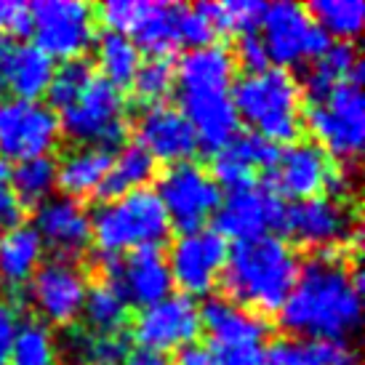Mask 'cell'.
<instances>
[{
    "label": "cell",
    "instance_id": "obj_1",
    "mask_svg": "<svg viewBox=\"0 0 365 365\" xmlns=\"http://www.w3.org/2000/svg\"><path fill=\"white\" fill-rule=\"evenodd\" d=\"M280 323L309 341H336L355 334L363 323V280L344 259L317 254L299 264V274L280 309Z\"/></svg>",
    "mask_w": 365,
    "mask_h": 365
},
{
    "label": "cell",
    "instance_id": "obj_2",
    "mask_svg": "<svg viewBox=\"0 0 365 365\" xmlns=\"http://www.w3.org/2000/svg\"><path fill=\"white\" fill-rule=\"evenodd\" d=\"M299 274L294 248L277 235L235 243L227 256L222 283L227 299L254 314L280 312Z\"/></svg>",
    "mask_w": 365,
    "mask_h": 365
},
{
    "label": "cell",
    "instance_id": "obj_3",
    "mask_svg": "<svg viewBox=\"0 0 365 365\" xmlns=\"http://www.w3.org/2000/svg\"><path fill=\"white\" fill-rule=\"evenodd\" d=\"M230 93L237 118L267 142H294L304 128L302 86L288 70L267 67L251 72L240 78Z\"/></svg>",
    "mask_w": 365,
    "mask_h": 365
},
{
    "label": "cell",
    "instance_id": "obj_4",
    "mask_svg": "<svg viewBox=\"0 0 365 365\" xmlns=\"http://www.w3.org/2000/svg\"><path fill=\"white\" fill-rule=\"evenodd\" d=\"M171 222L163 211L155 190L112 197L102 203L91 216L93 243L99 245L104 259L125 256L142 248H158L168 237Z\"/></svg>",
    "mask_w": 365,
    "mask_h": 365
},
{
    "label": "cell",
    "instance_id": "obj_5",
    "mask_svg": "<svg viewBox=\"0 0 365 365\" xmlns=\"http://www.w3.org/2000/svg\"><path fill=\"white\" fill-rule=\"evenodd\" d=\"M304 123L328 158L341 163L357 160L365 144L363 72L314 99L304 115Z\"/></svg>",
    "mask_w": 365,
    "mask_h": 365
},
{
    "label": "cell",
    "instance_id": "obj_6",
    "mask_svg": "<svg viewBox=\"0 0 365 365\" xmlns=\"http://www.w3.org/2000/svg\"><path fill=\"white\" fill-rule=\"evenodd\" d=\"M61 133L78 142V147H102L110 150L120 144L128 131L125 99L120 88L110 86L102 78H93L88 88L78 96V102L61 110Z\"/></svg>",
    "mask_w": 365,
    "mask_h": 365
},
{
    "label": "cell",
    "instance_id": "obj_7",
    "mask_svg": "<svg viewBox=\"0 0 365 365\" xmlns=\"http://www.w3.org/2000/svg\"><path fill=\"white\" fill-rule=\"evenodd\" d=\"M259 30L264 51L280 70L317 59L331 46V38L314 24L304 6L288 0L264 6Z\"/></svg>",
    "mask_w": 365,
    "mask_h": 365
},
{
    "label": "cell",
    "instance_id": "obj_8",
    "mask_svg": "<svg viewBox=\"0 0 365 365\" xmlns=\"http://www.w3.org/2000/svg\"><path fill=\"white\" fill-rule=\"evenodd\" d=\"M155 195L171 227H179L182 232L203 230V224L222 203V187L213 182V176L203 165L192 160L171 165L160 176Z\"/></svg>",
    "mask_w": 365,
    "mask_h": 365
},
{
    "label": "cell",
    "instance_id": "obj_9",
    "mask_svg": "<svg viewBox=\"0 0 365 365\" xmlns=\"http://www.w3.org/2000/svg\"><path fill=\"white\" fill-rule=\"evenodd\" d=\"M35 46L48 59H81L96 41L93 9L83 0H38L30 6Z\"/></svg>",
    "mask_w": 365,
    "mask_h": 365
},
{
    "label": "cell",
    "instance_id": "obj_10",
    "mask_svg": "<svg viewBox=\"0 0 365 365\" xmlns=\"http://www.w3.org/2000/svg\"><path fill=\"white\" fill-rule=\"evenodd\" d=\"M61 136L59 118L41 102H0V160H32L56 150Z\"/></svg>",
    "mask_w": 365,
    "mask_h": 365
},
{
    "label": "cell",
    "instance_id": "obj_11",
    "mask_svg": "<svg viewBox=\"0 0 365 365\" xmlns=\"http://www.w3.org/2000/svg\"><path fill=\"white\" fill-rule=\"evenodd\" d=\"M230 248L216 230H192L182 232L171 243L165 256L173 285H179L184 296H208L222 280L224 264Z\"/></svg>",
    "mask_w": 365,
    "mask_h": 365
},
{
    "label": "cell",
    "instance_id": "obj_12",
    "mask_svg": "<svg viewBox=\"0 0 365 365\" xmlns=\"http://www.w3.org/2000/svg\"><path fill=\"white\" fill-rule=\"evenodd\" d=\"M283 227L291 235V240L304 248H320V251L360 240L355 213L349 211L344 200L331 195L296 200L291 208H285Z\"/></svg>",
    "mask_w": 365,
    "mask_h": 365
},
{
    "label": "cell",
    "instance_id": "obj_13",
    "mask_svg": "<svg viewBox=\"0 0 365 365\" xmlns=\"http://www.w3.org/2000/svg\"><path fill=\"white\" fill-rule=\"evenodd\" d=\"M213 216H216V232L224 240L230 237L235 243H243L272 235V230L283 227L285 205L283 197L269 184H248L227 195Z\"/></svg>",
    "mask_w": 365,
    "mask_h": 365
},
{
    "label": "cell",
    "instance_id": "obj_14",
    "mask_svg": "<svg viewBox=\"0 0 365 365\" xmlns=\"http://www.w3.org/2000/svg\"><path fill=\"white\" fill-rule=\"evenodd\" d=\"M104 277H107L104 283L112 285L125 304L142 309L173 294L168 262L160 254V248H142L125 256L104 259Z\"/></svg>",
    "mask_w": 365,
    "mask_h": 365
},
{
    "label": "cell",
    "instance_id": "obj_15",
    "mask_svg": "<svg viewBox=\"0 0 365 365\" xmlns=\"http://www.w3.org/2000/svg\"><path fill=\"white\" fill-rule=\"evenodd\" d=\"M200 328V307L195 304V299L171 294L158 304L142 309L133 323V339L139 341V349L163 355L197 341Z\"/></svg>",
    "mask_w": 365,
    "mask_h": 365
},
{
    "label": "cell",
    "instance_id": "obj_16",
    "mask_svg": "<svg viewBox=\"0 0 365 365\" xmlns=\"http://www.w3.org/2000/svg\"><path fill=\"white\" fill-rule=\"evenodd\" d=\"M88 288L91 285L78 264L51 259L41 264V269L30 280V299L46 323L70 325L81 317Z\"/></svg>",
    "mask_w": 365,
    "mask_h": 365
},
{
    "label": "cell",
    "instance_id": "obj_17",
    "mask_svg": "<svg viewBox=\"0 0 365 365\" xmlns=\"http://www.w3.org/2000/svg\"><path fill=\"white\" fill-rule=\"evenodd\" d=\"M35 235L43 248H48L61 262H75L93 243L91 216L78 200L70 197H48L35 211Z\"/></svg>",
    "mask_w": 365,
    "mask_h": 365
},
{
    "label": "cell",
    "instance_id": "obj_18",
    "mask_svg": "<svg viewBox=\"0 0 365 365\" xmlns=\"http://www.w3.org/2000/svg\"><path fill=\"white\" fill-rule=\"evenodd\" d=\"M331 158L314 142H294L277 155L272 165V187L280 197L307 200L328 192V184L334 179Z\"/></svg>",
    "mask_w": 365,
    "mask_h": 365
},
{
    "label": "cell",
    "instance_id": "obj_19",
    "mask_svg": "<svg viewBox=\"0 0 365 365\" xmlns=\"http://www.w3.org/2000/svg\"><path fill=\"white\" fill-rule=\"evenodd\" d=\"M136 136H139L136 144L153 160H165L171 165L187 163L197 150L192 125L179 112V107H171V104L147 107L136 123Z\"/></svg>",
    "mask_w": 365,
    "mask_h": 365
},
{
    "label": "cell",
    "instance_id": "obj_20",
    "mask_svg": "<svg viewBox=\"0 0 365 365\" xmlns=\"http://www.w3.org/2000/svg\"><path fill=\"white\" fill-rule=\"evenodd\" d=\"M179 102H182L179 112L192 125L197 147H205L208 153H219L224 144H230L237 136L240 118L235 112L230 91L179 93Z\"/></svg>",
    "mask_w": 365,
    "mask_h": 365
},
{
    "label": "cell",
    "instance_id": "obj_21",
    "mask_svg": "<svg viewBox=\"0 0 365 365\" xmlns=\"http://www.w3.org/2000/svg\"><path fill=\"white\" fill-rule=\"evenodd\" d=\"M51 78L53 61L35 43L0 41V91L21 102H38Z\"/></svg>",
    "mask_w": 365,
    "mask_h": 365
},
{
    "label": "cell",
    "instance_id": "obj_22",
    "mask_svg": "<svg viewBox=\"0 0 365 365\" xmlns=\"http://www.w3.org/2000/svg\"><path fill=\"white\" fill-rule=\"evenodd\" d=\"M277 155H280V147L256 133L235 136L219 153H213V168L208 173L219 187L224 184L232 192V190L254 184L256 171H272Z\"/></svg>",
    "mask_w": 365,
    "mask_h": 365
},
{
    "label": "cell",
    "instance_id": "obj_23",
    "mask_svg": "<svg viewBox=\"0 0 365 365\" xmlns=\"http://www.w3.org/2000/svg\"><path fill=\"white\" fill-rule=\"evenodd\" d=\"M235 53L222 43H208L184 53L173 72L179 93H197L230 91L235 83Z\"/></svg>",
    "mask_w": 365,
    "mask_h": 365
},
{
    "label": "cell",
    "instance_id": "obj_24",
    "mask_svg": "<svg viewBox=\"0 0 365 365\" xmlns=\"http://www.w3.org/2000/svg\"><path fill=\"white\" fill-rule=\"evenodd\" d=\"M125 38H131L133 46L153 59H168L182 48V6L139 0L136 19Z\"/></svg>",
    "mask_w": 365,
    "mask_h": 365
},
{
    "label": "cell",
    "instance_id": "obj_25",
    "mask_svg": "<svg viewBox=\"0 0 365 365\" xmlns=\"http://www.w3.org/2000/svg\"><path fill=\"white\" fill-rule=\"evenodd\" d=\"M200 325H205L211 346H264L267 323L259 314L232 304L230 299H208L200 309Z\"/></svg>",
    "mask_w": 365,
    "mask_h": 365
},
{
    "label": "cell",
    "instance_id": "obj_26",
    "mask_svg": "<svg viewBox=\"0 0 365 365\" xmlns=\"http://www.w3.org/2000/svg\"><path fill=\"white\" fill-rule=\"evenodd\" d=\"M112 155L102 147H75L56 163V187L64 197L81 200L88 195H99L107 171H110Z\"/></svg>",
    "mask_w": 365,
    "mask_h": 365
},
{
    "label": "cell",
    "instance_id": "obj_27",
    "mask_svg": "<svg viewBox=\"0 0 365 365\" xmlns=\"http://www.w3.org/2000/svg\"><path fill=\"white\" fill-rule=\"evenodd\" d=\"M43 264V243L32 227H11L0 235V285L16 291L30 285Z\"/></svg>",
    "mask_w": 365,
    "mask_h": 365
},
{
    "label": "cell",
    "instance_id": "obj_28",
    "mask_svg": "<svg viewBox=\"0 0 365 365\" xmlns=\"http://www.w3.org/2000/svg\"><path fill=\"white\" fill-rule=\"evenodd\" d=\"M360 59L352 43H331L317 59H312V64L307 67L304 75V91L309 96V102L320 99L325 93L336 88L339 83L349 81L360 75Z\"/></svg>",
    "mask_w": 365,
    "mask_h": 365
},
{
    "label": "cell",
    "instance_id": "obj_29",
    "mask_svg": "<svg viewBox=\"0 0 365 365\" xmlns=\"http://www.w3.org/2000/svg\"><path fill=\"white\" fill-rule=\"evenodd\" d=\"M155 176V160L144 153L139 144H125L118 158H112L107 179H104L99 195L112 200L120 195L144 190L147 182Z\"/></svg>",
    "mask_w": 365,
    "mask_h": 365
},
{
    "label": "cell",
    "instance_id": "obj_30",
    "mask_svg": "<svg viewBox=\"0 0 365 365\" xmlns=\"http://www.w3.org/2000/svg\"><path fill=\"white\" fill-rule=\"evenodd\" d=\"M96 64L104 75L102 81H107L115 88H125L131 86L142 67V51L133 46L131 38L107 30L96 41Z\"/></svg>",
    "mask_w": 365,
    "mask_h": 365
},
{
    "label": "cell",
    "instance_id": "obj_31",
    "mask_svg": "<svg viewBox=\"0 0 365 365\" xmlns=\"http://www.w3.org/2000/svg\"><path fill=\"white\" fill-rule=\"evenodd\" d=\"M81 314L86 320V331L99 336H120L128 323V304L112 285L102 283L88 288Z\"/></svg>",
    "mask_w": 365,
    "mask_h": 365
},
{
    "label": "cell",
    "instance_id": "obj_32",
    "mask_svg": "<svg viewBox=\"0 0 365 365\" xmlns=\"http://www.w3.org/2000/svg\"><path fill=\"white\" fill-rule=\"evenodd\" d=\"M307 14L328 38H339V43L355 41L365 24V6L360 0H314Z\"/></svg>",
    "mask_w": 365,
    "mask_h": 365
},
{
    "label": "cell",
    "instance_id": "obj_33",
    "mask_svg": "<svg viewBox=\"0 0 365 365\" xmlns=\"http://www.w3.org/2000/svg\"><path fill=\"white\" fill-rule=\"evenodd\" d=\"M11 179H14V190L19 203L41 205L48 197H53L56 190V163L51 155L46 158H32V160H21L11 168Z\"/></svg>",
    "mask_w": 365,
    "mask_h": 365
},
{
    "label": "cell",
    "instance_id": "obj_34",
    "mask_svg": "<svg viewBox=\"0 0 365 365\" xmlns=\"http://www.w3.org/2000/svg\"><path fill=\"white\" fill-rule=\"evenodd\" d=\"M56 363V339L51 328L41 320H24L16 328L11 344V365H53Z\"/></svg>",
    "mask_w": 365,
    "mask_h": 365
},
{
    "label": "cell",
    "instance_id": "obj_35",
    "mask_svg": "<svg viewBox=\"0 0 365 365\" xmlns=\"http://www.w3.org/2000/svg\"><path fill=\"white\" fill-rule=\"evenodd\" d=\"M216 32H235V35H254L264 14V3L259 0H230V3H203Z\"/></svg>",
    "mask_w": 365,
    "mask_h": 365
},
{
    "label": "cell",
    "instance_id": "obj_36",
    "mask_svg": "<svg viewBox=\"0 0 365 365\" xmlns=\"http://www.w3.org/2000/svg\"><path fill=\"white\" fill-rule=\"evenodd\" d=\"M93 81V70L88 61L83 59H72V61H64L59 70H53V78L48 83V102H51V110H67L70 104L78 102V96H81L86 88H88V83Z\"/></svg>",
    "mask_w": 365,
    "mask_h": 365
},
{
    "label": "cell",
    "instance_id": "obj_37",
    "mask_svg": "<svg viewBox=\"0 0 365 365\" xmlns=\"http://www.w3.org/2000/svg\"><path fill=\"white\" fill-rule=\"evenodd\" d=\"M72 352L81 357V365H115L128 355L125 336H99L91 331H78L70 339Z\"/></svg>",
    "mask_w": 365,
    "mask_h": 365
},
{
    "label": "cell",
    "instance_id": "obj_38",
    "mask_svg": "<svg viewBox=\"0 0 365 365\" xmlns=\"http://www.w3.org/2000/svg\"><path fill=\"white\" fill-rule=\"evenodd\" d=\"M173 86H176V72H173V64L168 59L142 61V67H139L131 83L136 99L144 102L147 107L163 104V99L173 91Z\"/></svg>",
    "mask_w": 365,
    "mask_h": 365
},
{
    "label": "cell",
    "instance_id": "obj_39",
    "mask_svg": "<svg viewBox=\"0 0 365 365\" xmlns=\"http://www.w3.org/2000/svg\"><path fill=\"white\" fill-rule=\"evenodd\" d=\"M259 365H317V357H314L312 341L277 339L262 349Z\"/></svg>",
    "mask_w": 365,
    "mask_h": 365
},
{
    "label": "cell",
    "instance_id": "obj_40",
    "mask_svg": "<svg viewBox=\"0 0 365 365\" xmlns=\"http://www.w3.org/2000/svg\"><path fill=\"white\" fill-rule=\"evenodd\" d=\"M21 216H24V205L16 197L14 190V179H11V165L0 160V227H19Z\"/></svg>",
    "mask_w": 365,
    "mask_h": 365
},
{
    "label": "cell",
    "instance_id": "obj_41",
    "mask_svg": "<svg viewBox=\"0 0 365 365\" xmlns=\"http://www.w3.org/2000/svg\"><path fill=\"white\" fill-rule=\"evenodd\" d=\"M32 30L30 6L19 0H0V35L19 38Z\"/></svg>",
    "mask_w": 365,
    "mask_h": 365
},
{
    "label": "cell",
    "instance_id": "obj_42",
    "mask_svg": "<svg viewBox=\"0 0 365 365\" xmlns=\"http://www.w3.org/2000/svg\"><path fill=\"white\" fill-rule=\"evenodd\" d=\"M317 365H357V349L346 339L336 341H312Z\"/></svg>",
    "mask_w": 365,
    "mask_h": 365
},
{
    "label": "cell",
    "instance_id": "obj_43",
    "mask_svg": "<svg viewBox=\"0 0 365 365\" xmlns=\"http://www.w3.org/2000/svg\"><path fill=\"white\" fill-rule=\"evenodd\" d=\"M235 64H240L251 72H262L269 67V56L264 51L262 41H259V35H243L240 41H237V56H235Z\"/></svg>",
    "mask_w": 365,
    "mask_h": 365
},
{
    "label": "cell",
    "instance_id": "obj_44",
    "mask_svg": "<svg viewBox=\"0 0 365 365\" xmlns=\"http://www.w3.org/2000/svg\"><path fill=\"white\" fill-rule=\"evenodd\" d=\"M19 323L21 320L16 307L6 299H0V365H11V344H14Z\"/></svg>",
    "mask_w": 365,
    "mask_h": 365
},
{
    "label": "cell",
    "instance_id": "obj_45",
    "mask_svg": "<svg viewBox=\"0 0 365 365\" xmlns=\"http://www.w3.org/2000/svg\"><path fill=\"white\" fill-rule=\"evenodd\" d=\"M213 365H259L264 346H208Z\"/></svg>",
    "mask_w": 365,
    "mask_h": 365
},
{
    "label": "cell",
    "instance_id": "obj_46",
    "mask_svg": "<svg viewBox=\"0 0 365 365\" xmlns=\"http://www.w3.org/2000/svg\"><path fill=\"white\" fill-rule=\"evenodd\" d=\"M173 365H213V355H211V349H208L205 344H197V341H192V344L176 349Z\"/></svg>",
    "mask_w": 365,
    "mask_h": 365
},
{
    "label": "cell",
    "instance_id": "obj_47",
    "mask_svg": "<svg viewBox=\"0 0 365 365\" xmlns=\"http://www.w3.org/2000/svg\"><path fill=\"white\" fill-rule=\"evenodd\" d=\"M123 365H171L165 360V355H158V352H150V349H133L125 355Z\"/></svg>",
    "mask_w": 365,
    "mask_h": 365
},
{
    "label": "cell",
    "instance_id": "obj_48",
    "mask_svg": "<svg viewBox=\"0 0 365 365\" xmlns=\"http://www.w3.org/2000/svg\"><path fill=\"white\" fill-rule=\"evenodd\" d=\"M78 365H81V363H78Z\"/></svg>",
    "mask_w": 365,
    "mask_h": 365
}]
</instances>
